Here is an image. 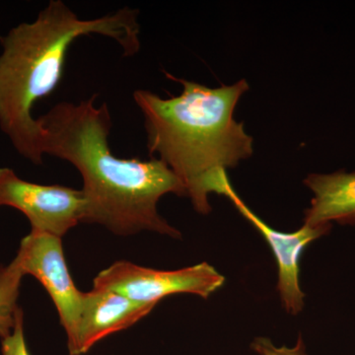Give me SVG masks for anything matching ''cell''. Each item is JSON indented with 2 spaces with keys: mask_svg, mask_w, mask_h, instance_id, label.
<instances>
[{
  "mask_svg": "<svg viewBox=\"0 0 355 355\" xmlns=\"http://www.w3.org/2000/svg\"><path fill=\"white\" fill-rule=\"evenodd\" d=\"M97 94L76 103L60 102L37 119L44 155L67 161L83 180V223L99 224L120 236L153 231L180 239L181 232L159 214L168 193L186 197L172 170L157 158H119L112 153L108 105Z\"/></svg>",
  "mask_w": 355,
  "mask_h": 355,
  "instance_id": "cell-1",
  "label": "cell"
},
{
  "mask_svg": "<svg viewBox=\"0 0 355 355\" xmlns=\"http://www.w3.org/2000/svg\"><path fill=\"white\" fill-rule=\"evenodd\" d=\"M139 11L123 7L95 19H80L62 0H51L36 19L0 37V130L19 155L43 164L41 130L33 108L57 89L70 46L100 35L120 44L125 57L140 49Z\"/></svg>",
  "mask_w": 355,
  "mask_h": 355,
  "instance_id": "cell-2",
  "label": "cell"
},
{
  "mask_svg": "<svg viewBox=\"0 0 355 355\" xmlns=\"http://www.w3.org/2000/svg\"><path fill=\"white\" fill-rule=\"evenodd\" d=\"M166 74L182 84L181 94L164 99L148 90L133 92L144 114L147 149L176 175L196 211L207 214L209 193L221 175L253 155V137L234 120L236 106L249 84L241 79L209 88Z\"/></svg>",
  "mask_w": 355,
  "mask_h": 355,
  "instance_id": "cell-3",
  "label": "cell"
},
{
  "mask_svg": "<svg viewBox=\"0 0 355 355\" xmlns=\"http://www.w3.org/2000/svg\"><path fill=\"white\" fill-rule=\"evenodd\" d=\"M224 282L225 277L207 263L160 270L120 261L102 270L95 277L93 287L119 292L133 301L156 307L162 299L174 294H195L207 299Z\"/></svg>",
  "mask_w": 355,
  "mask_h": 355,
  "instance_id": "cell-4",
  "label": "cell"
},
{
  "mask_svg": "<svg viewBox=\"0 0 355 355\" xmlns=\"http://www.w3.org/2000/svg\"><path fill=\"white\" fill-rule=\"evenodd\" d=\"M22 212L32 232L62 238L83 223L84 207L81 190L62 184H40L21 179L14 170L0 168V207Z\"/></svg>",
  "mask_w": 355,
  "mask_h": 355,
  "instance_id": "cell-5",
  "label": "cell"
},
{
  "mask_svg": "<svg viewBox=\"0 0 355 355\" xmlns=\"http://www.w3.org/2000/svg\"><path fill=\"white\" fill-rule=\"evenodd\" d=\"M15 259L24 275H33L48 292L69 345L76 336L84 292L78 291L70 275L62 238L31 231L21 241Z\"/></svg>",
  "mask_w": 355,
  "mask_h": 355,
  "instance_id": "cell-6",
  "label": "cell"
},
{
  "mask_svg": "<svg viewBox=\"0 0 355 355\" xmlns=\"http://www.w3.org/2000/svg\"><path fill=\"white\" fill-rule=\"evenodd\" d=\"M216 193L228 198L244 218L252 223L265 238L275 254L279 268L277 289L282 306L288 314H299L304 307L305 298L299 279L301 256L308 245L331 232V224L319 227H311L303 224L302 227L292 233L275 230L243 202L229 181L227 173L222 178L220 183L217 184Z\"/></svg>",
  "mask_w": 355,
  "mask_h": 355,
  "instance_id": "cell-7",
  "label": "cell"
},
{
  "mask_svg": "<svg viewBox=\"0 0 355 355\" xmlns=\"http://www.w3.org/2000/svg\"><path fill=\"white\" fill-rule=\"evenodd\" d=\"M110 289L93 287L84 292L83 309L74 340L67 345L70 355H83L107 336L127 330L154 309Z\"/></svg>",
  "mask_w": 355,
  "mask_h": 355,
  "instance_id": "cell-8",
  "label": "cell"
},
{
  "mask_svg": "<svg viewBox=\"0 0 355 355\" xmlns=\"http://www.w3.org/2000/svg\"><path fill=\"white\" fill-rule=\"evenodd\" d=\"M304 184L314 193L304 212V225H355V172L310 174Z\"/></svg>",
  "mask_w": 355,
  "mask_h": 355,
  "instance_id": "cell-9",
  "label": "cell"
},
{
  "mask_svg": "<svg viewBox=\"0 0 355 355\" xmlns=\"http://www.w3.org/2000/svg\"><path fill=\"white\" fill-rule=\"evenodd\" d=\"M17 260L8 266H0V338H7L12 333L17 311L21 280L24 277Z\"/></svg>",
  "mask_w": 355,
  "mask_h": 355,
  "instance_id": "cell-10",
  "label": "cell"
},
{
  "mask_svg": "<svg viewBox=\"0 0 355 355\" xmlns=\"http://www.w3.org/2000/svg\"><path fill=\"white\" fill-rule=\"evenodd\" d=\"M2 355H31L26 345L24 335V313L18 308L15 314V324L10 336L1 343Z\"/></svg>",
  "mask_w": 355,
  "mask_h": 355,
  "instance_id": "cell-11",
  "label": "cell"
},
{
  "mask_svg": "<svg viewBox=\"0 0 355 355\" xmlns=\"http://www.w3.org/2000/svg\"><path fill=\"white\" fill-rule=\"evenodd\" d=\"M251 349L259 355H309L306 350L302 336H299L297 343L293 347H277L268 338H256L251 343Z\"/></svg>",
  "mask_w": 355,
  "mask_h": 355,
  "instance_id": "cell-12",
  "label": "cell"
}]
</instances>
